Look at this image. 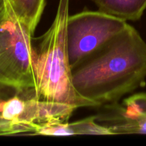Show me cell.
<instances>
[{"instance_id":"obj_1","label":"cell","mask_w":146,"mask_h":146,"mask_svg":"<svg viewBox=\"0 0 146 146\" xmlns=\"http://www.w3.org/2000/svg\"><path fill=\"white\" fill-rule=\"evenodd\" d=\"M145 78L146 42L130 24L72 69L77 92L98 106L117 103Z\"/></svg>"},{"instance_id":"obj_2","label":"cell","mask_w":146,"mask_h":146,"mask_svg":"<svg viewBox=\"0 0 146 146\" xmlns=\"http://www.w3.org/2000/svg\"><path fill=\"white\" fill-rule=\"evenodd\" d=\"M69 16V0H59L51 27L38 37L35 49L37 94L39 98L81 107H97L76 91L72 79L66 43V24Z\"/></svg>"},{"instance_id":"obj_3","label":"cell","mask_w":146,"mask_h":146,"mask_svg":"<svg viewBox=\"0 0 146 146\" xmlns=\"http://www.w3.org/2000/svg\"><path fill=\"white\" fill-rule=\"evenodd\" d=\"M33 35L5 0V7L0 12V78L19 89L34 90L37 94Z\"/></svg>"},{"instance_id":"obj_4","label":"cell","mask_w":146,"mask_h":146,"mask_svg":"<svg viewBox=\"0 0 146 146\" xmlns=\"http://www.w3.org/2000/svg\"><path fill=\"white\" fill-rule=\"evenodd\" d=\"M128 25L125 20L99 10H86L68 16L66 43L72 69L102 48Z\"/></svg>"},{"instance_id":"obj_5","label":"cell","mask_w":146,"mask_h":146,"mask_svg":"<svg viewBox=\"0 0 146 146\" xmlns=\"http://www.w3.org/2000/svg\"><path fill=\"white\" fill-rule=\"evenodd\" d=\"M101 12L125 21H138L146 9V0H91Z\"/></svg>"},{"instance_id":"obj_6","label":"cell","mask_w":146,"mask_h":146,"mask_svg":"<svg viewBox=\"0 0 146 146\" xmlns=\"http://www.w3.org/2000/svg\"><path fill=\"white\" fill-rule=\"evenodd\" d=\"M15 17L34 34L41 19L46 0H6Z\"/></svg>"},{"instance_id":"obj_7","label":"cell","mask_w":146,"mask_h":146,"mask_svg":"<svg viewBox=\"0 0 146 146\" xmlns=\"http://www.w3.org/2000/svg\"><path fill=\"white\" fill-rule=\"evenodd\" d=\"M21 91L14 86L9 85L6 83L0 81V101L9 98V97L15 95ZM4 126V123L0 118V130L2 129Z\"/></svg>"},{"instance_id":"obj_8","label":"cell","mask_w":146,"mask_h":146,"mask_svg":"<svg viewBox=\"0 0 146 146\" xmlns=\"http://www.w3.org/2000/svg\"><path fill=\"white\" fill-rule=\"evenodd\" d=\"M5 7V0H0V12L4 10Z\"/></svg>"},{"instance_id":"obj_9","label":"cell","mask_w":146,"mask_h":146,"mask_svg":"<svg viewBox=\"0 0 146 146\" xmlns=\"http://www.w3.org/2000/svg\"><path fill=\"white\" fill-rule=\"evenodd\" d=\"M143 94H144V96H145L146 98V93H143Z\"/></svg>"},{"instance_id":"obj_10","label":"cell","mask_w":146,"mask_h":146,"mask_svg":"<svg viewBox=\"0 0 146 146\" xmlns=\"http://www.w3.org/2000/svg\"><path fill=\"white\" fill-rule=\"evenodd\" d=\"M0 81H1V82H3V81H1V78H0Z\"/></svg>"}]
</instances>
